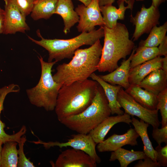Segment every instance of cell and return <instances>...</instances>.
<instances>
[{
    "label": "cell",
    "mask_w": 167,
    "mask_h": 167,
    "mask_svg": "<svg viewBox=\"0 0 167 167\" xmlns=\"http://www.w3.org/2000/svg\"><path fill=\"white\" fill-rule=\"evenodd\" d=\"M156 109L160 110L162 117L161 127L167 125V88L157 95Z\"/></svg>",
    "instance_id": "f1b7e54d"
},
{
    "label": "cell",
    "mask_w": 167,
    "mask_h": 167,
    "mask_svg": "<svg viewBox=\"0 0 167 167\" xmlns=\"http://www.w3.org/2000/svg\"><path fill=\"white\" fill-rule=\"evenodd\" d=\"M135 53L132 57L130 64V68L134 67L138 65L151 60L159 55L158 48L149 47L139 45L136 49Z\"/></svg>",
    "instance_id": "484cf974"
},
{
    "label": "cell",
    "mask_w": 167,
    "mask_h": 167,
    "mask_svg": "<svg viewBox=\"0 0 167 167\" xmlns=\"http://www.w3.org/2000/svg\"><path fill=\"white\" fill-rule=\"evenodd\" d=\"M152 135L158 145H161L163 143L167 144V125L160 129L153 128Z\"/></svg>",
    "instance_id": "1f68e13d"
},
{
    "label": "cell",
    "mask_w": 167,
    "mask_h": 167,
    "mask_svg": "<svg viewBox=\"0 0 167 167\" xmlns=\"http://www.w3.org/2000/svg\"><path fill=\"white\" fill-rule=\"evenodd\" d=\"M25 17L31 13L34 0H9Z\"/></svg>",
    "instance_id": "4dcf8cb0"
},
{
    "label": "cell",
    "mask_w": 167,
    "mask_h": 167,
    "mask_svg": "<svg viewBox=\"0 0 167 167\" xmlns=\"http://www.w3.org/2000/svg\"><path fill=\"white\" fill-rule=\"evenodd\" d=\"M139 137L135 129L131 128L123 134H114L98 143L97 149L99 152H113L126 145H137V139Z\"/></svg>",
    "instance_id": "4fadbf2b"
},
{
    "label": "cell",
    "mask_w": 167,
    "mask_h": 167,
    "mask_svg": "<svg viewBox=\"0 0 167 167\" xmlns=\"http://www.w3.org/2000/svg\"><path fill=\"white\" fill-rule=\"evenodd\" d=\"M75 11L79 17L77 26L79 32H89L94 30L96 26H104L99 0H92L87 6L79 5Z\"/></svg>",
    "instance_id": "ba28073f"
},
{
    "label": "cell",
    "mask_w": 167,
    "mask_h": 167,
    "mask_svg": "<svg viewBox=\"0 0 167 167\" xmlns=\"http://www.w3.org/2000/svg\"><path fill=\"white\" fill-rule=\"evenodd\" d=\"M139 160L138 162L134 166V167H160L157 162L154 161L150 157L146 155L143 159Z\"/></svg>",
    "instance_id": "836d02e7"
},
{
    "label": "cell",
    "mask_w": 167,
    "mask_h": 167,
    "mask_svg": "<svg viewBox=\"0 0 167 167\" xmlns=\"http://www.w3.org/2000/svg\"><path fill=\"white\" fill-rule=\"evenodd\" d=\"M135 49V48L129 58L123 60L118 68L109 74L99 76L104 81L111 84L119 85L125 90L127 89L130 85L128 80L130 62Z\"/></svg>",
    "instance_id": "2e32d148"
},
{
    "label": "cell",
    "mask_w": 167,
    "mask_h": 167,
    "mask_svg": "<svg viewBox=\"0 0 167 167\" xmlns=\"http://www.w3.org/2000/svg\"><path fill=\"white\" fill-rule=\"evenodd\" d=\"M12 91L11 88L9 86L0 88V141L3 144L9 141H15L18 143L22 136L26 132V128L25 126H23L17 133L11 135L6 134L4 130L5 125L0 119V114L3 109V103L6 96Z\"/></svg>",
    "instance_id": "7402d4cb"
},
{
    "label": "cell",
    "mask_w": 167,
    "mask_h": 167,
    "mask_svg": "<svg viewBox=\"0 0 167 167\" xmlns=\"http://www.w3.org/2000/svg\"><path fill=\"white\" fill-rule=\"evenodd\" d=\"M167 0H152V5L155 7H158L162 3L165 2Z\"/></svg>",
    "instance_id": "f35d334b"
},
{
    "label": "cell",
    "mask_w": 167,
    "mask_h": 167,
    "mask_svg": "<svg viewBox=\"0 0 167 167\" xmlns=\"http://www.w3.org/2000/svg\"><path fill=\"white\" fill-rule=\"evenodd\" d=\"M100 40L89 47L78 49L68 63L59 64L53 76L54 80L62 85L86 80L97 70L102 54Z\"/></svg>",
    "instance_id": "6da1fadb"
},
{
    "label": "cell",
    "mask_w": 167,
    "mask_h": 167,
    "mask_svg": "<svg viewBox=\"0 0 167 167\" xmlns=\"http://www.w3.org/2000/svg\"><path fill=\"white\" fill-rule=\"evenodd\" d=\"M32 142L36 144H42L46 149L54 146H58L60 148L70 147L72 148L84 151L94 160L97 163H100L101 161V158L96 151V144L88 134L78 133L73 135L67 141L64 143L57 141L45 142L39 139L37 141Z\"/></svg>",
    "instance_id": "9c48e42d"
},
{
    "label": "cell",
    "mask_w": 167,
    "mask_h": 167,
    "mask_svg": "<svg viewBox=\"0 0 167 167\" xmlns=\"http://www.w3.org/2000/svg\"><path fill=\"white\" fill-rule=\"evenodd\" d=\"M37 36L41 38L38 41L28 36L32 42L43 47L48 52V62H57L73 57L75 51L84 45L91 46L104 36V29L101 26L97 30L89 32H84L78 36L69 39H46L41 35L39 30L36 31Z\"/></svg>",
    "instance_id": "277c9868"
},
{
    "label": "cell",
    "mask_w": 167,
    "mask_h": 167,
    "mask_svg": "<svg viewBox=\"0 0 167 167\" xmlns=\"http://www.w3.org/2000/svg\"><path fill=\"white\" fill-rule=\"evenodd\" d=\"M81 2L85 6H88L91 2L92 0H78Z\"/></svg>",
    "instance_id": "ab89813d"
},
{
    "label": "cell",
    "mask_w": 167,
    "mask_h": 167,
    "mask_svg": "<svg viewBox=\"0 0 167 167\" xmlns=\"http://www.w3.org/2000/svg\"><path fill=\"white\" fill-rule=\"evenodd\" d=\"M57 2L58 0H39L34 4L31 18L35 20L49 18L55 14Z\"/></svg>",
    "instance_id": "d4e9b609"
},
{
    "label": "cell",
    "mask_w": 167,
    "mask_h": 167,
    "mask_svg": "<svg viewBox=\"0 0 167 167\" xmlns=\"http://www.w3.org/2000/svg\"><path fill=\"white\" fill-rule=\"evenodd\" d=\"M163 58L160 56L130 68L129 81L130 84L139 85L142 80L153 71L162 69Z\"/></svg>",
    "instance_id": "e0dca14e"
},
{
    "label": "cell",
    "mask_w": 167,
    "mask_h": 167,
    "mask_svg": "<svg viewBox=\"0 0 167 167\" xmlns=\"http://www.w3.org/2000/svg\"><path fill=\"white\" fill-rule=\"evenodd\" d=\"M4 25V11L0 6V34L3 33Z\"/></svg>",
    "instance_id": "d590c367"
},
{
    "label": "cell",
    "mask_w": 167,
    "mask_h": 167,
    "mask_svg": "<svg viewBox=\"0 0 167 167\" xmlns=\"http://www.w3.org/2000/svg\"><path fill=\"white\" fill-rule=\"evenodd\" d=\"M99 85L97 81L88 79L62 85L54 109L58 120L84 111L91 103Z\"/></svg>",
    "instance_id": "7a4b0ae2"
},
{
    "label": "cell",
    "mask_w": 167,
    "mask_h": 167,
    "mask_svg": "<svg viewBox=\"0 0 167 167\" xmlns=\"http://www.w3.org/2000/svg\"><path fill=\"white\" fill-rule=\"evenodd\" d=\"M41 66V74L37 84L26 90L29 100L32 105L43 108L47 111L55 109L58 92L62 84L54 79L52 68L57 62H45L43 58L38 57Z\"/></svg>",
    "instance_id": "8992f818"
},
{
    "label": "cell",
    "mask_w": 167,
    "mask_h": 167,
    "mask_svg": "<svg viewBox=\"0 0 167 167\" xmlns=\"http://www.w3.org/2000/svg\"><path fill=\"white\" fill-rule=\"evenodd\" d=\"M90 77L97 81L103 88L108 102L111 114L122 115L124 111L121 109L122 108L117 100L118 93L121 88V86L112 85L104 81L99 75L92 73Z\"/></svg>",
    "instance_id": "d6986e66"
},
{
    "label": "cell",
    "mask_w": 167,
    "mask_h": 167,
    "mask_svg": "<svg viewBox=\"0 0 167 167\" xmlns=\"http://www.w3.org/2000/svg\"><path fill=\"white\" fill-rule=\"evenodd\" d=\"M167 31V21L160 26H154L149 32V34L147 38L145 40L141 41L139 45L157 47L166 36Z\"/></svg>",
    "instance_id": "83f0119b"
},
{
    "label": "cell",
    "mask_w": 167,
    "mask_h": 167,
    "mask_svg": "<svg viewBox=\"0 0 167 167\" xmlns=\"http://www.w3.org/2000/svg\"><path fill=\"white\" fill-rule=\"evenodd\" d=\"M39 0H34V4L36 3Z\"/></svg>",
    "instance_id": "b9f144b4"
},
{
    "label": "cell",
    "mask_w": 167,
    "mask_h": 167,
    "mask_svg": "<svg viewBox=\"0 0 167 167\" xmlns=\"http://www.w3.org/2000/svg\"><path fill=\"white\" fill-rule=\"evenodd\" d=\"M139 86L157 95L167 88V74L162 69L155 70L146 76Z\"/></svg>",
    "instance_id": "ac0fdd59"
},
{
    "label": "cell",
    "mask_w": 167,
    "mask_h": 167,
    "mask_svg": "<svg viewBox=\"0 0 167 167\" xmlns=\"http://www.w3.org/2000/svg\"><path fill=\"white\" fill-rule=\"evenodd\" d=\"M127 0H118L117 1L118 8L112 4L100 6L105 24L104 26L109 28H112L116 25L118 20L124 19L125 12L126 9L132 10L134 2H131L126 5L125 3Z\"/></svg>",
    "instance_id": "5bb4252c"
},
{
    "label": "cell",
    "mask_w": 167,
    "mask_h": 167,
    "mask_svg": "<svg viewBox=\"0 0 167 167\" xmlns=\"http://www.w3.org/2000/svg\"><path fill=\"white\" fill-rule=\"evenodd\" d=\"M125 91L145 108L151 110L156 109L157 95L134 84H130L129 87Z\"/></svg>",
    "instance_id": "44dd1931"
},
{
    "label": "cell",
    "mask_w": 167,
    "mask_h": 167,
    "mask_svg": "<svg viewBox=\"0 0 167 167\" xmlns=\"http://www.w3.org/2000/svg\"><path fill=\"white\" fill-rule=\"evenodd\" d=\"M97 163L84 151L72 148L62 152L54 167H96Z\"/></svg>",
    "instance_id": "7c38bea8"
},
{
    "label": "cell",
    "mask_w": 167,
    "mask_h": 167,
    "mask_svg": "<svg viewBox=\"0 0 167 167\" xmlns=\"http://www.w3.org/2000/svg\"><path fill=\"white\" fill-rule=\"evenodd\" d=\"M55 14L59 15L63 19L64 25L63 31L65 34L79 21V17L74 10L72 0H58Z\"/></svg>",
    "instance_id": "ffe728a7"
},
{
    "label": "cell",
    "mask_w": 167,
    "mask_h": 167,
    "mask_svg": "<svg viewBox=\"0 0 167 167\" xmlns=\"http://www.w3.org/2000/svg\"><path fill=\"white\" fill-rule=\"evenodd\" d=\"M146 155L143 151L128 150L121 148L112 152L109 161H113L118 160L121 167H127L134 161L143 159Z\"/></svg>",
    "instance_id": "cb8c5ba5"
},
{
    "label": "cell",
    "mask_w": 167,
    "mask_h": 167,
    "mask_svg": "<svg viewBox=\"0 0 167 167\" xmlns=\"http://www.w3.org/2000/svg\"><path fill=\"white\" fill-rule=\"evenodd\" d=\"M136 0L137 1H143L144 0Z\"/></svg>",
    "instance_id": "7bdbcfd3"
},
{
    "label": "cell",
    "mask_w": 167,
    "mask_h": 167,
    "mask_svg": "<svg viewBox=\"0 0 167 167\" xmlns=\"http://www.w3.org/2000/svg\"><path fill=\"white\" fill-rule=\"evenodd\" d=\"M102 27L104 32V44L97 70L111 72L118 67L120 59H125L131 54L135 45L129 38V31L125 24L117 23L112 28Z\"/></svg>",
    "instance_id": "3957f363"
},
{
    "label": "cell",
    "mask_w": 167,
    "mask_h": 167,
    "mask_svg": "<svg viewBox=\"0 0 167 167\" xmlns=\"http://www.w3.org/2000/svg\"><path fill=\"white\" fill-rule=\"evenodd\" d=\"M18 143L15 141L4 143L1 152V167H16L18 161Z\"/></svg>",
    "instance_id": "4316f807"
},
{
    "label": "cell",
    "mask_w": 167,
    "mask_h": 167,
    "mask_svg": "<svg viewBox=\"0 0 167 167\" xmlns=\"http://www.w3.org/2000/svg\"><path fill=\"white\" fill-rule=\"evenodd\" d=\"M117 100L121 107L124 109L125 113L138 117L151 125L153 128L159 126L161 122L158 118V110H151L143 107L122 88L118 93Z\"/></svg>",
    "instance_id": "52a82bcc"
},
{
    "label": "cell",
    "mask_w": 167,
    "mask_h": 167,
    "mask_svg": "<svg viewBox=\"0 0 167 167\" xmlns=\"http://www.w3.org/2000/svg\"><path fill=\"white\" fill-rule=\"evenodd\" d=\"M111 114L108 101L99 84L95 97L88 107L81 113L67 117L60 122L78 133L87 134Z\"/></svg>",
    "instance_id": "5b68a950"
},
{
    "label": "cell",
    "mask_w": 167,
    "mask_h": 167,
    "mask_svg": "<svg viewBox=\"0 0 167 167\" xmlns=\"http://www.w3.org/2000/svg\"><path fill=\"white\" fill-rule=\"evenodd\" d=\"M130 16L131 22L135 26L132 38L135 41L143 34L149 33L154 26L159 24L160 14L158 7L151 5L147 8L143 5L134 17L132 14Z\"/></svg>",
    "instance_id": "30bf717a"
},
{
    "label": "cell",
    "mask_w": 167,
    "mask_h": 167,
    "mask_svg": "<svg viewBox=\"0 0 167 167\" xmlns=\"http://www.w3.org/2000/svg\"><path fill=\"white\" fill-rule=\"evenodd\" d=\"M162 69L167 74V56L163 58L162 64Z\"/></svg>",
    "instance_id": "8d00e7d4"
},
{
    "label": "cell",
    "mask_w": 167,
    "mask_h": 167,
    "mask_svg": "<svg viewBox=\"0 0 167 167\" xmlns=\"http://www.w3.org/2000/svg\"><path fill=\"white\" fill-rule=\"evenodd\" d=\"M131 123L136 132L140 137L143 144V152L145 155L156 161V152L153 148L148 135L147 129L149 124L140 119L139 121L135 118L131 119Z\"/></svg>",
    "instance_id": "603a6c76"
},
{
    "label": "cell",
    "mask_w": 167,
    "mask_h": 167,
    "mask_svg": "<svg viewBox=\"0 0 167 167\" xmlns=\"http://www.w3.org/2000/svg\"><path fill=\"white\" fill-rule=\"evenodd\" d=\"M26 140V137L24 135L22 136L20 142L18 143L19 148L18 150V161L17 167H35L33 163L26 157L24 152V145Z\"/></svg>",
    "instance_id": "f546056e"
},
{
    "label": "cell",
    "mask_w": 167,
    "mask_h": 167,
    "mask_svg": "<svg viewBox=\"0 0 167 167\" xmlns=\"http://www.w3.org/2000/svg\"><path fill=\"white\" fill-rule=\"evenodd\" d=\"M4 25L3 34H14L17 32L23 33L29 30L26 22V17L9 0H4Z\"/></svg>",
    "instance_id": "8fae6325"
},
{
    "label": "cell",
    "mask_w": 167,
    "mask_h": 167,
    "mask_svg": "<svg viewBox=\"0 0 167 167\" xmlns=\"http://www.w3.org/2000/svg\"><path fill=\"white\" fill-rule=\"evenodd\" d=\"M158 48L159 52V56L163 55L167 56V36H166L164 40L159 45Z\"/></svg>",
    "instance_id": "e575fe53"
},
{
    "label": "cell",
    "mask_w": 167,
    "mask_h": 167,
    "mask_svg": "<svg viewBox=\"0 0 167 167\" xmlns=\"http://www.w3.org/2000/svg\"><path fill=\"white\" fill-rule=\"evenodd\" d=\"M131 116L124 113L122 115L109 116L88 134L96 144L104 140L105 138L110 129L115 124L120 122L125 123L129 125L131 123Z\"/></svg>",
    "instance_id": "9a60e30c"
},
{
    "label": "cell",
    "mask_w": 167,
    "mask_h": 167,
    "mask_svg": "<svg viewBox=\"0 0 167 167\" xmlns=\"http://www.w3.org/2000/svg\"><path fill=\"white\" fill-rule=\"evenodd\" d=\"M156 152V161L160 167H167V144L162 147L158 145L155 148Z\"/></svg>",
    "instance_id": "d6a6232c"
},
{
    "label": "cell",
    "mask_w": 167,
    "mask_h": 167,
    "mask_svg": "<svg viewBox=\"0 0 167 167\" xmlns=\"http://www.w3.org/2000/svg\"><path fill=\"white\" fill-rule=\"evenodd\" d=\"M115 0H99L100 6L112 4Z\"/></svg>",
    "instance_id": "74e56055"
},
{
    "label": "cell",
    "mask_w": 167,
    "mask_h": 167,
    "mask_svg": "<svg viewBox=\"0 0 167 167\" xmlns=\"http://www.w3.org/2000/svg\"><path fill=\"white\" fill-rule=\"evenodd\" d=\"M3 143L0 141V167H1V152L2 150V145Z\"/></svg>",
    "instance_id": "60d3db41"
}]
</instances>
